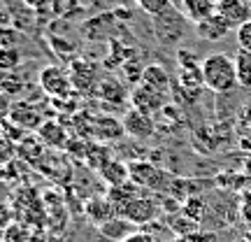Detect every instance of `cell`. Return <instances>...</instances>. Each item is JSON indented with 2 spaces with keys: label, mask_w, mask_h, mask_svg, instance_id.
Returning a JSON list of instances; mask_svg holds the SVG:
<instances>
[{
  "label": "cell",
  "mask_w": 251,
  "mask_h": 242,
  "mask_svg": "<svg viewBox=\"0 0 251 242\" xmlns=\"http://www.w3.org/2000/svg\"><path fill=\"white\" fill-rule=\"evenodd\" d=\"M124 242H158L156 238H153L151 233H147V231H135L130 238H126Z\"/></svg>",
  "instance_id": "obj_33"
},
{
  "label": "cell",
  "mask_w": 251,
  "mask_h": 242,
  "mask_svg": "<svg viewBox=\"0 0 251 242\" xmlns=\"http://www.w3.org/2000/svg\"><path fill=\"white\" fill-rule=\"evenodd\" d=\"M128 177L133 184L140 188H149V191H168L172 182V175L163 170L161 165L151 161H133L128 163Z\"/></svg>",
  "instance_id": "obj_2"
},
{
  "label": "cell",
  "mask_w": 251,
  "mask_h": 242,
  "mask_svg": "<svg viewBox=\"0 0 251 242\" xmlns=\"http://www.w3.org/2000/svg\"><path fill=\"white\" fill-rule=\"evenodd\" d=\"M84 215H86V219H89L91 224L96 226H102L105 221H109L112 216H117V205L109 200L107 196H93L89 198V203L84 205Z\"/></svg>",
  "instance_id": "obj_8"
},
{
  "label": "cell",
  "mask_w": 251,
  "mask_h": 242,
  "mask_svg": "<svg viewBox=\"0 0 251 242\" xmlns=\"http://www.w3.org/2000/svg\"><path fill=\"white\" fill-rule=\"evenodd\" d=\"M140 84H144V86H149V89L153 91H161V93H170L172 89V81H170V75H168V70L163 68V65H147L142 72V80H140Z\"/></svg>",
  "instance_id": "obj_16"
},
{
  "label": "cell",
  "mask_w": 251,
  "mask_h": 242,
  "mask_svg": "<svg viewBox=\"0 0 251 242\" xmlns=\"http://www.w3.org/2000/svg\"><path fill=\"white\" fill-rule=\"evenodd\" d=\"M170 231L177 238H188V235H193L200 231V224L198 221H193V219H188V216H184L181 212H177V215H172L170 219Z\"/></svg>",
  "instance_id": "obj_21"
},
{
  "label": "cell",
  "mask_w": 251,
  "mask_h": 242,
  "mask_svg": "<svg viewBox=\"0 0 251 242\" xmlns=\"http://www.w3.org/2000/svg\"><path fill=\"white\" fill-rule=\"evenodd\" d=\"M70 80L77 91H96V86H98L96 84V63L86 61V58H77L70 68Z\"/></svg>",
  "instance_id": "obj_12"
},
{
  "label": "cell",
  "mask_w": 251,
  "mask_h": 242,
  "mask_svg": "<svg viewBox=\"0 0 251 242\" xmlns=\"http://www.w3.org/2000/svg\"><path fill=\"white\" fill-rule=\"evenodd\" d=\"M91 133H93V137H98L100 142H114V140L124 137L126 131H124V121L109 117V114H102V117L93 119Z\"/></svg>",
  "instance_id": "obj_9"
},
{
  "label": "cell",
  "mask_w": 251,
  "mask_h": 242,
  "mask_svg": "<svg viewBox=\"0 0 251 242\" xmlns=\"http://www.w3.org/2000/svg\"><path fill=\"white\" fill-rule=\"evenodd\" d=\"M12 219V215H9V210L5 205L0 207V226H7V221Z\"/></svg>",
  "instance_id": "obj_36"
},
{
  "label": "cell",
  "mask_w": 251,
  "mask_h": 242,
  "mask_svg": "<svg viewBox=\"0 0 251 242\" xmlns=\"http://www.w3.org/2000/svg\"><path fill=\"white\" fill-rule=\"evenodd\" d=\"M202 80L205 86L214 93H230V91L240 84L237 81V68H235V58H230L224 52L216 54H207L202 58Z\"/></svg>",
  "instance_id": "obj_1"
},
{
  "label": "cell",
  "mask_w": 251,
  "mask_h": 242,
  "mask_svg": "<svg viewBox=\"0 0 251 242\" xmlns=\"http://www.w3.org/2000/svg\"><path fill=\"white\" fill-rule=\"evenodd\" d=\"M177 63H179V70H191V68H200L202 65V61L193 52H186V49L177 52Z\"/></svg>",
  "instance_id": "obj_30"
},
{
  "label": "cell",
  "mask_w": 251,
  "mask_h": 242,
  "mask_svg": "<svg viewBox=\"0 0 251 242\" xmlns=\"http://www.w3.org/2000/svg\"><path fill=\"white\" fill-rule=\"evenodd\" d=\"M135 2L149 17H163V14L172 12V0H135Z\"/></svg>",
  "instance_id": "obj_24"
},
{
  "label": "cell",
  "mask_w": 251,
  "mask_h": 242,
  "mask_svg": "<svg viewBox=\"0 0 251 242\" xmlns=\"http://www.w3.org/2000/svg\"><path fill=\"white\" fill-rule=\"evenodd\" d=\"M9 109H12V103H9L7 93L0 91V121H5V119L9 117Z\"/></svg>",
  "instance_id": "obj_34"
},
{
  "label": "cell",
  "mask_w": 251,
  "mask_h": 242,
  "mask_svg": "<svg viewBox=\"0 0 251 242\" xmlns=\"http://www.w3.org/2000/svg\"><path fill=\"white\" fill-rule=\"evenodd\" d=\"M58 242H70V240H58Z\"/></svg>",
  "instance_id": "obj_40"
},
{
  "label": "cell",
  "mask_w": 251,
  "mask_h": 242,
  "mask_svg": "<svg viewBox=\"0 0 251 242\" xmlns=\"http://www.w3.org/2000/svg\"><path fill=\"white\" fill-rule=\"evenodd\" d=\"M230 24L226 21L219 12H214L212 17H207L202 19V21H198L196 24V33L202 40H212V42H216V40H221V37H226V33L230 30Z\"/></svg>",
  "instance_id": "obj_15"
},
{
  "label": "cell",
  "mask_w": 251,
  "mask_h": 242,
  "mask_svg": "<svg viewBox=\"0 0 251 242\" xmlns=\"http://www.w3.org/2000/svg\"><path fill=\"white\" fill-rule=\"evenodd\" d=\"M37 137L42 140L45 147H51V149H65V144L70 140V135L65 131V126L58 124L56 119H47L45 124L37 128Z\"/></svg>",
  "instance_id": "obj_11"
},
{
  "label": "cell",
  "mask_w": 251,
  "mask_h": 242,
  "mask_svg": "<svg viewBox=\"0 0 251 242\" xmlns=\"http://www.w3.org/2000/svg\"><path fill=\"white\" fill-rule=\"evenodd\" d=\"M98 175L107 182L109 187H119V184L130 182V177H128V163L114 161V159H109V161L98 170Z\"/></svg>",
  "instance_id": "obj_18"
},
{
  "label": "cell",
  "mask_w": 251,
  "mask_h": 242,
  "mask_svg": "<svg viewBox=\"0 0 251 242\" xmlns=\"http://www.w3.org/2000/svg\"><path fill=\"white\" fill-rule=\"evenodd\" d=\"M124 131H126V135L133 137V140H149V137L156 133V124H153V117L130 108L124 114Z\"/></svg>",
  "instance_id": "obj_7"
},
{
  "label": "cell",
  "mask_w": 251,
  "mask_h": 242,
  "mask_svg": "<svg viewBox=\"0 0 251 242\" xmlns=\"http://www.w3.org/2000/svg\"><path fill=\"white\" fill-rule=\"evenodd\" d=\"M216 12L230 24V26H240L247 19H251V2L249 0H219L216 2Z\"/></svg>",
  "instance_id": "obj_10"
},
{
  "label": "cell",
  "mask_w": 251,
  "mask_h": 242,
  "mask_svg": "<svg viewBox=\"0 0 251 242\" xmlns=\"http://www.w3.org/2000/svg\"><path fill=\"white\" fill-rule=\"evenodd\" d=\"M142 188L137 187V184H133V182H126V184H119V187H109V191L105 193V196L117 205V210L119 207H124L126 203H130L133 198H137V196H142L140 193Z\"/></svg>",
  "instance_id": "obj_20"
},
{
  "label": "cell",
  "mask_w": 251,
  "mask_h": 242,
  "mask_svg": "<svg viewBox=\"0 0 251 242\" xmlns=\"http://www.w3.org/2000/svg\"><path fill=\"white\" fill-rule=\"evenodd\" d=\"M26 7H30V9H42V7H47L49 5V0H21Z\"/></svg>",
  "instance_id": "obj_35"
},
{
  "label": "cell",
  "mask_w": 251,
  "mask_h": 242,
  "mask_svg": "<svg viewBox=\"0 0 251 242\" xmlns=\"http://www.w3.org/2000/svg\"><path fill=\"white\" fill-rule=\"evenodd\" d=\"M184 216H188V219H193V221H202L205 219V212H207V205H205V200L200 196H191L186 198L184 203H181V210H179Z\"/></svg>",
  "instance_id": "obj_23"
},
{
  "label": "cell",
  "mask_w": 251,
  "mask_h": 242,
  "mask_svg": "<svg viewBox=\"0 0 251 242\" xmlns=\"http://www.w3.org/2000/svg\"><path fill=\"white\" fill-rule=\"evenodd\" d=\"M21 63V54L12 47H2L0 49V70L2 72H14Z\"/></svg>",
  "instance_id": "obj_27"
},
{
  "label": "cell",
  "mask_w": 251,
  "mask_h": 242,
  "mask_svg": "<svg viewBox=\"0 0 251 242\" xmlns=\"http://www.w3.org/2000/svg\"><path fill=\"white\" fill-rule=\"evenodd\" d=\"M9 121H14L19 128H24L26 133H37V128L45 124L47 119L42 117V109L28 103V100H21V103H12V109H9Z\"/></svg>",
  "instance_id": "obj_6"
},
{
  "label": "cell",
  "mask_w": 251,
  "mask_h": 242,
  "mask_svg": "<svg viewBox=\"0 0 251 242\" xmlns=\"http://www.w3.org/2000/svg\"><path fill=\"white\" fill-rule=\"evenodd\" d=\"M158 203L153 200V198L149 196H137L133 198L130 203H126L124 207H119L117 212L119 216H124V219H128V221H133L137 228L144 224H151L153 219L158 216Z\"/></svg>",
  "instance_id": "obj_4"
},
{
  "label": "cell",
  "mask_w": 251,
  "mask_h": 242,
  "mask_svg": "<svg viewBox=\"0 0 251 242\" xmlns=\"http://www.w3.org/2000/svg\"><path fill=\"white\" fill-rule=\"evenodd\" d=\"M212 2H219V0H212Z\"/></svg>",
  "instance_id": "obj_41"
},
{
  "label": "cell",
  "mask_w": 251,
  "mask_h": 242,
  "mask_svg": "<svg viewBox=\"0 0 251 242\" xmlns=\"http://www.w3.org/2000/svg\"><path fill=\"white\" fill-rule=\"evenodd\" d=\"M235 68H237V81L244 89H251V54L240 52L235 58Z\"/></svg>",
  "instance_id": "obj_25"
},
{
  "label": "cell",
  "mask_w": 251,
  "mask_h": 242,
  "mask_svg": "<svg viewBox=\"0 0 251 242\" xmlns=\"http://www.w3.org/2000/svg\"><path fill=\"white\" fill-rule=\"evenodd\" d=\"M37 84H40V89L45 91L49 98H54V100L75 96V93H72L75 86H72L70 75L63 70V68H58V65H47V68H42V70H40V77H37Z\"/></svg>",
  "instance_id": "obj_3"
},
{
  "label": "cell",
  "mask_w": 251,
  "mask_h": 242,
  "mask_svg": "<svg viewBox=\"0 0 251 242\" xmlns=\"http://www.w3.org/2000/svg\"><path fill=\"white\" fill-rule=\"evenodd\" d=\"M96 96L100 100H105L109 105H124L126 100H130V93L126 89L124 84L114 77H105L102 81H98V86H96Z\"/></svg>",
  "instance_id": "obj_13"
},
{
  "label": "cell",
  "mask_w": 251,
  "mask_h": 242,
  "mask_svg": "<svg viewBox=\"0 0 251 242\" xmlns=\"http://www.w3.org/2000/svg\"><path fill=\"white\" fill-rule=\"evenodd\" d=\"M14 154H17V144L12 142V140H7L5 135L0 133V165H5V163L12 161V159H14Z\"/></svg>",
  "instance_id": "obj_31"
},
{
  "label": "cell",
  "mask_w": 251,
  "mask_h": 242,
  "mask_svg": "<svg viewBox=\"0 0 251 242\" xmlns=\"http://www.w3.org/2000/svg\"><path fill=\"white\" fill-rule=\"evenodd\" d=\"M168 105V96L161 93V91H153L149 86H144V84H135L133 91H130V108L140 109L144 114H158L163 108Z\"/></svg>",
  "instance_id": "obj_5"
},
{
  "label": "cell",
  "mask_w": 251,
  "mask_h": 242,
  "mask_svg": "<svg viewBox=\"0 0 251 242\" xmlns=\"http://www.w3.org/2000/svg\"><path fill=\"white\" fill-rule=\"evenodd\" d=\"M17 154L24 159V161L33 163V165L40 168V163L45 161V144H42V140H40L35 133H33V135H28L26 140H21V142L17 144Z\"/></svg>",
  "instance_id": "obj_17"
},
{
  "label": "cell",
  "mask_w": 251,
  "mask_h": 242,
  "mask_svg": "<svg viewBox=\"0 0 251 242\" xmlns=\"http://www.w3.org/2000/svg\"><path fill=\"white\" fill-rule=\"evenodd\" d=\"M137 231V226L133 221H128L124 216H112L109 221H105L102 226H98V233L105 238V240H112V242H124L126 238H130V235Z\"/></svg>",
  "instance_id": "obj_14"
},
{
  "label": "cell",
  "mask_w": 251,
  "mask_h": 242,
  "mask_svg": "<svg viewBox=\"0 0 251 242\" xmlns=\"http://www.w3.org/2000/svg\"><path fill=\"white\" fill-rule=\"evenodd\" d=\"M109 159H112V156H109L105 144H89V152H86V159H84V161L89 163L93 170H100Z\"/></svg>",
  "instance_id": "obj_26"
},
{
  "label": "cell",
  "mask_w": 251,
  "mask_h": 242,
  "mask_svg": "<svg viewBox=\"0 0 251 242\" xmlns=\"http://www.w3.org/2000/svg\"><path fill=\"white\" fill-rule=\"evenodd\" d=\"M235 40H237L240 52L251 54V19H247L244 24H240V26L235 28Z\"/></svg>",
  "instance_id": "obj_28"
},
{
  "label": "cell",
  "mask_w": 251,
  "mask_h": 242,
  "mask_svg": "<svg viewBox=\"0 0 251 242\" xmlns=\"http://www.w3.org/2000/svg\"><path fill=\"white\" fill-rule=\"evenodd\" d=\"M247 119H249V126H251V105L247 108Z\"/></svg>",
  "instance_id": "obj_38"
},
{
  "label": "cell",
  "mask_w": 251,
  "mask_h": 242,
  "mask_svg": "<svg viewBox=\"0 0 251 242\" xmlns=\"http://www.w3.org/2000/svg\"><path fill=\"white\" fill-rule=\"evenodd\" d=\"M214 12H216V2H212V0H184V14L193 24L212 17Z\"/></svg>",
  "instance_id": "obj_19"
},
{
  "label": "cell",
  "mask_w": 251,
  "mask_h": 242,
  "mask_svg": "<svg viewBox=\"0 0 251 242\" xmlns=\"http://www.w3.org/2000/svg\"><path fill=\"white\" fill-rule=\"evenodd\" d=\"M179 84L184 93H198V91L205 86V80H202V70L200 68H191V70H179Z\"/></svg>",
  "instance_id": "obj_22"
},
{
  "label": "cell",
  "mask_w": 251,
  "mask_h": 242,
  "mask_svg": "<svg viewBox=\"0 0 251 242\" xmlns=\"http://www.w3.org/2000/svg\"><path fill=\"white\" fill-rule=\"evenodd\" d=\"M244 168H247V175H249V177H251V156H249V159H247V163H244Z\"/></svg>",
  "instance_id": "obj_37"
},
{
  "label": "cell",
  "mask_w": 251,
  "mask_h": 242,
  "mask_svg": "<svg viewBox=\"0 0 251 242\" xmlns=\"http://www.w3.org/2000/svg\"><path fill=\"white\" fill-rule=\"evenodd\" d=\"M0 131H2V135L7 137V140H12L14 144H19L21 140H26L30 133H26L24 128H19L14 121H9V119H5V121H0Z\"/></svg>",
  "instance_id": "obj_29"
},
{
  "label": "cell",
  "mask_w": 251,
  "mask_h": 242,
  "mask_svg": "<svg viewBox=\"0 0 251 242\" xmlns=\"http://www.w3.org/2000/svg\"><path fill=\"white\" fill-rule=\"evenodd\" d=\"M2 240L5 242H28L26 231L21 226H7V231L2 233Z\"/></svg>",
  "instance_id": "obj_32"
},
{
  "label": "cell",
  "mask_w": 251,
  "mask_h": 242,
  "mask_svg": "<svg viewBox=\"0 0 251 242\" xmlns=\"http://www.w3.org/2000/svg\"><path fill=\"white\" fill-rule=\"evenodd\" d=\"M244 240H247V242H251V231H249V233H244Z\"/></svg>",
  "instance_id": "obj_39"
}]
</instances>
